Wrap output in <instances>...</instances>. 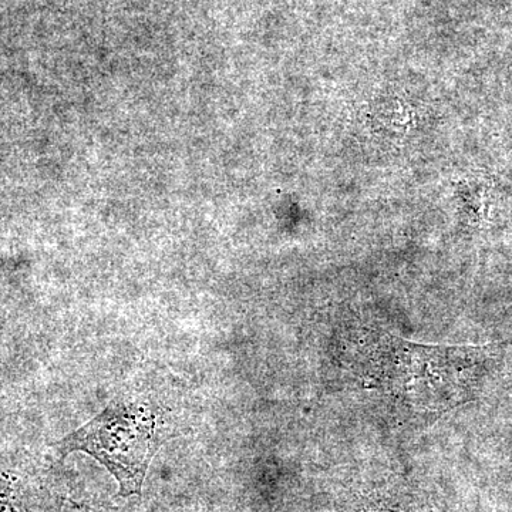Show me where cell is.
Returning a JSON list of instances; mask_svg holds the SVG:
<instances>
[{
	"instance_id": "obj_1",
	"label": "cell",
	"mask_w": 512,
	"mask_h": 512,
	"mask_svg": "<svg viewBox=\"0 0 512 512\" xmlns=\"http://www.w3.org/2000/svg\"><path fill=\"white\" fill-rule=\"evenodd\" d=\"M157 414L146 404L117 402L67 437L64 454L86 451L113 474L121 497L140 495L148 466L160 447Z\"/></svg>"
},
{
	"instance_id": "obj_3",
	"label": "cell",
	"mask_w": 512,
	"mask_h": 512,
	"mask_svg": "<svg viewBox=\"0 0 512 512\" xmlns=\"http://www.w3.org/2000/svg\"><path fill=\"white\" fill-rule=\"evenodd\" d=\"M72 512H121L114 508L103 507V505L94 504H74Z\"/></svg>"
},
{
	"instance_id": "obj_2",
	"label": "cell",
	"mask_w": 512,
	"mask_h": 512,
	"mask_svg": "<svg viewBox=\"0 0 512 512\" xmlns=\"http://www.w3.org/2000/svg\"><path fill=\"white\" fill-rule=\"evenodd\" d=\"M0 512H26L8 485L0 483Z\"/></svg>"
}]
</instances>
